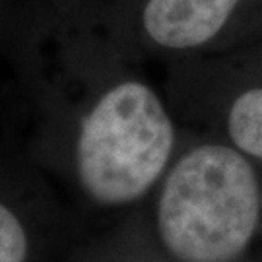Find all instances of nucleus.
Returning a JSON list of instances; mask_svg holds the SVG:
<instances>
[{"mask_svg":"<svg viewBox=\"0 0 262 262\" xmlns=\"http://www.w3.org/2000/svg\"><path fill=\"white\" fill-rule=\"evenodd\" d=\"M24 150L92 227L142 208L183 140L167 95L85 19L29 0L0 41Z\"/></svg>","mask_w":262,"mask_h":262,"instance_id":"obj_1","label":"nucleus"},{"mask_svg":"<svg viewBox=\"0 0 262 262\" xmlns=\"http://www.w3.org/2000/svg\"><path fill=\"white\" fill-rule=\"evenodd\" d=\"M142 210L171 260L262 262V165L210 134L183 130Z\"/></svg>","mask_w":262,"mask_h":262,"instance_id":"obj_2","label":"nucleus"},{"mask_svg":"<svg viewBox=\"0 0 262 262\" xmlns=\"http://www.w3.org/2000/svg\"><path fill=\"white\" fill-rule=\"evenodd\" d=\"M84 19L138 64L217 55L262 39L258 0H92Z\"/></svg>","mask_w":262,"mask_h":262,"instance_id":"obj_3","label":"nucleus"},{"mask_svg":"<svg viewBox=\"0 0 262 262\" xmlns=\"http://www.w3.org/2000/svg\"><path fill=\"white\" fill-rule=\"evenodd\" d=\"M163 92L185 128L210 134L262 165V39L167 62Z\"/></svg>","mask_w":262,"mask_h":262,"instance_id":"obj_4","label":"nucleus"},{"mask_svg":"<svg viewBox=\"0 0 262 262\" xmlns=\"http://www.w3.org/2000/svg\"><path fill=\"white\" fill-rule=\"evenodd\" d=\"M95 227L31 161L18 134H0V262H66Z\"/></svg>","mask_w":262,"mask_h":262,"instance_id":"obj_5","label":"nucleus"},{"mask_svg":"<svg viewBox=\"0 0 262 262\" xmlns=\"http://www.w3.org/2000/svg\"><path fill=\"white\" fill-rule=\"evenodd\" d=\"M66 262H175L154 239L144 210L138 208L111 224L95 227Z\"/></svg>","mask_w":262,"mask_h":262,"instance_id":"obj_6","label":"nucleus"},{"mask_svg":"<svg viewBox=\"0 0 262 262\" xmlns=\"http://www.w3.org/2000/svg\"><path fill=\"white\" fill-rule=\"evenodd\" d=\"M66 19H84L92 0H41Z\"/></svg>","mask_w":262,"mask_h":262,"instance_id":"obj_7","label":"nucleus"},{"mask_svg":"<svg viewBox=\"0 0 262 262\" xmlns=\"http://www.w3.org/2000/svg\"><path fill=\"white\" fill-rule=\"evenodd\" d=\"M26 4L28 0H0V41Z\"/></svg>","mask_w":262,"mask_h":262,"instance_id":"obj_8","label":"nucleus"}]
</instances>
